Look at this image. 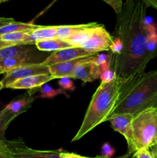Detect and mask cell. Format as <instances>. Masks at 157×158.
Returning a JSON list of instances; mask_svg holds the SVG:
<instances>
[{
    "label": "cell",
    "mask_w": 157,
    "mask_h": 158,
    "mask_svg": "<svg viewBox=\"0 0 157 158\" xmlns=\"http://www.w3.org/2000/svg\"><path fill=\"white\" fill-rule=\"evenodd\" d=\"M136 151L157 145V108H150L135 116L132 122Z\"/></svg>",
    "instance_id": "277c9868"
},
{
    "label": "cell",
    "mask_w": 157,
    "mask_h": 158,
    "mask_svg": "<svg viewBox=\"0 0 157 158\" xmlns=\"http://www.w3.org/2000/svg\"><path fill=\"white\" fill-rule=\"evenodd\" d=\"M39 97L41 98H53L56 96L61 95V94L68 96L63 89H54L48 83L42 85L39 88Z\"/></svg>",
    "instance_id": "cb8c5ba5"
},
{
    "label": "cell",
    "mask_w": 157,
    "mask_h": 158,
    "mask_svg": "<svg viewBox=\"0 0 157 158\" xmlns=\"http://www.w3.org/2000/svg\"><path fill=\"white\" fill-rule=\"evenodd\" d=\"M0 4H1V2H0Z\"/></svg>",
    "instance_id": "bcb514c9"
},
{
    "label": "cell",
    "mask_w": 157,
    "mask_h": 158,
    "mask_svg": "<svg viewBox=\"0 0 157 158\" xmlns=\"http://www.w3.org/2000/svg\"><path fill=\"white\" fill-rule=\"evenodd\" d=\"M2 73H6V72H5L4 69L2 68V66H0V74H2Z\"/></svg>",
    "instance_id": "f35d334b"
},
{
    "label": "cell",
    "mask_w": 157,
    "mask_h": 158,
    "mask_svg": "<svg viewBox=\"0 0 157 158\" xmlns=\"http://www.w3.org/2000/svg\"><path fill=\"white\" fill-rule=\"evenodd\" d=\"M33 52L32 45L18 44L11 46L0 50V61L18 56Z\"/></svg>",
    "instance_id": "ac0fdd59"
},
{
    "label": "cell",
    "mask_w": 157,
    "mask_h": 158,
    "mask_svg": "<svg viewBox=\"0 0 157 158\" xmlns=\"http://www.w3.org/2000/svg\"><path fill=\"white\" fill-rule=\"evenodd\" d=\"M35 100V97H32V95H30L29 94H26L22 96V98L12 100L6 107L14 114L18 116L22 113L27 111L31 107L32 103Z\"/></svg>",
    "instance_id": "2e32d148"
},
{
    "label": "cell",
    "mask_w": 157,
    "mask_h": 158,
    "mask_svg": "<svg viewBox=\"0 0 157 158\" xmlns=\"http://www.w3.org/2000/svg\"><path fill=\"white\" fill-rule=\"evenodd\" d=\"M56 35L57 26H39L30 32L24 44L35 45L37 41L56 38Z\"/></svg>",
    "instance_id": "4fadbf2b"
},
{
    "label": "cell",
    "mask_w": 157,
    "mask_h": 158,
    "mask_svg": "<svg viewBox=\"0 0 157 158\" xmlns=\"http://www.w3.org/2000/svg\"><path fill=\"white\" fill-rule=\"evenodd\" d=\"M152 157H153V158H156L155 157H154V156H152Z\"/></svg>",
    "instance_id": "ee69618b"
},
{
    "label": "cell",
    "mask_w": 157,
    "mask_h": 158,
    "mask_svg": "<svg viewBox=\"0 0 157 158\" xmlns=\"http://www.w3.org/2000/svg\"><path fill=\"white\" fill-rule=\"evenodd\" d=\"M32 31H26V32H15L11 33L5 34L1 35L2 40L5 42L11 43L12 45L24 44L29 36V34Z\"/></svg>",
    "instance_id": "603a6c76"
},
{
    "label": "cell",
    "mask_w": 157,
    "mask_h": 158,
    "mask_svg": "<svg viewBox=\"0 0 157 158\" xmlns=\"http://www.w3.org/2000/svg\"><path fill=\"white\" fill-rule=\"evenodd\" d=\"M83 60V58L56 63L49 66V73L54 79H60L62 77H72V73L77 65Z\"/></svg>",
    "instance_id": "7c38bea8"
},
{
    "label": "cell",
    "mask_w": 157,
    "mask_h": 158,
    "mask_svg": "<svg viewBox=\"0 0 157 158\" xmlns=\"http://www.w3.org/2000/svg\"><path fill=\"white\" fill-rule=\"evenodd\" d=\"M112 40L113 38L106 30L105 26L100 24L95 29L90 38L80 47L90 53L96 54L103 51L109 50Z\"/></svg>",
    "instance_id": "52a82bcc"
},
{
    "label": "cell",
    "mask_w": 157,
    "mask_h": 158,
    "mask_svg": "<svg viewBox=\"0 0 157 158\" xmlns=\"http://www.w3.org/2000/svg\"><path fill=\"white\" fill-rule=\"evenodd\" d=\"M122 82L117 77L109 83H101L91 99L83 123L72 142L80 140L97 126L107 121L116 106Z\"/></svg>",
    "instance_id": "3957f363"
},
{
    "label": "cell",
    "mask_w": 157,
    "mask_h": 158,
    "mask_svg": "<svg viewBox=\"0 0 157 158\" xmlns=\"http://www.w3.org/2000/svg\"><path fill=\"white\" fill-rule=\"evenodd\" d=\"M123 43L121 42V40L118 38V37H115L113 38V40H112V43L110 46V49L109 50L111 51V53L113 56H118L121 53L122 50H123Z\"/></svg>",
    "instance_id": "83f0119b"
},
{
    "label": "cell",
    "mask_w": 157,
    "mask_h": 158,
    "mask_svg": "<svg viewBox=\"0 0 157 158\" xmlns=\"http://www.w3.org/2000/svg\"><path fill=\"white\" fill-rule=\"evenodd\" d=\"M15 158H59L61 150L38 151L29 148L22 140H8Z\"/></svg>",
    "instance_id": "9c48e42d"
},
{
    "label": "cell",
    "mask_w": 157,
    "mask_h": 158,
    "mask_svg": "<svg viewBox=\"0 0 157 158\" xmlns=\"http://www.w3.org/2000/svg\"><path fill=\"white\" fill-rule=\"evenodd\" d=\"M96 54L83 58L76 66L71 78L78 79L83 83H90L99 78L102 72L95 63Z\"/></svg>",
    "instance_id": "ba28073f"
},
{
    "label": "cell",
    "mask_w": 157,
    "mask_h": 158,
    "mask_svg": "<svg viewBox=\"0 0 157 158\" xmlns=\"http://www.w3.org/2000/svg\"><path fill=\"white\" fill-rule=\"evenodd\" d=\"M58 84L64 90L74 91L75 89V86L72 81V78L71 77H66L58 79Z\"/></svg>",
    "instance_id": "4316f807"
},
{
    "label": "cell",
    "mask_w": 157,
    "mask_h": 158,
    "mask_svg": "<svg viewBox=\"0 0 157 158\" xmlns=\"http://www.w3.org/2000/svg\"><path fill=\"white\" fill-rule=\"evenodd\" d=\"M59 158H89L88 157H83V156L78 155V154H74V153L63 152L60 153Z\"/></svg>",
    "instance_id": "d6a6232c"
},
{
    "label": "cell",
    "mask_w": 157,
    "mask_h": 158,
    "mask_svg": "<svg viewBox=\"0 0 157 158\" xmlns=\"http://www.w3.org/2000/svg\"><path fill=\"white\" fill-rule=\"evenodd\" d=\"M2 2H5V1H7V0H2Z\"/></svg>",
    "instance_id": "b9f144b4"
},
{
    "label": "cell",
    "mask_w": 157,
    "mask_h": 158,
    "mask_svg": "<svg viewBox=\"0 0 157 158\" xmlns=\"http://www.w3.org/2000/svg\"><path fill=\"white\" fill-rule=\"evenodd\" d=\"M147 7H152L157 10V0H140Z\"/></svg>",
    "instance_id": "836d02e7"
},
{
    "label": "cell",
    "mask_w": 157,
    "mask_h": 158,
    "mask_svg": "<svg viewBox=\"0 0 157 158\" xmlns=\"http://www.w3.org/2000/svg\"><path fill=\"white\" fill-rule=\"evenodd\" d=\"M102 1L109 5L116 14H118L121 11L123 6V0H102Z\"/></svg>",
    "instance_id": "4dcf8cb0"
},
{
    "label": "cell",
    "mask_w": 157,
    "mask_h": 158,
    "mask_svg": "<svg viewBox=\"0 0 157 158\" xmlns=\"http://www.w3.org/2000/svg\"><path fill=\"white\" fill-rule=\"evenodd\" d=\"M54 80L53 77L51 74H42V75H35L32 77H26L15 81L10 84L8 88L15 89H29L30 92L39 89L42 85L48 83V82Z\"/></svg>",
    "instance_id": "8fae6325"
},
{
    "label": "cell",
    "mask_w": 157,
    "mask_h": 158,
    "mask_svg": "<svg viewBox=\"0 0 157 158\" xmlns=\"http://www.w3.org/2000/svg\"><path fill=\"white\" fill-rule=\"evenodd\" d=\"M135 158H153L150 150L147 148H143L135 153Z\"/></svg>",
    "instance_id": "1f68e13d"
},
{
    "label": "cell",
    "mask_w": 157,
    "mask_h": 158,
    "mask_svg": "<svg viewBox=\"0 0 157 158\" xmlns=\"http://www.w3.org/2000/svg\"><path fill=\"white\" fill-rule=\"evenodd\" d=\"M87 26L88 23H86V24L61 25V26H57L56 38L65 40L66 39L69 38L73 33L84 29Z\"/></svg>",
    "instance_id": "7402d4cb"
},
{
    "label": "cell",
    "mask_w": 157,
    "mask_h": 158,
    "mask_svg": "<svg viewBox=\"0 0 157 158\" xmlns=\"http://www.w3.org/2000/svg\"><path fill=\"white\" fill-rule=\"evenodd\" d=\"M149 34H148L146 50L151 60L157 56V29L153 23L148 24Z\"/></svg>",
    "instance_id": "ffe728a7"
},
{
    "label": "cell",
    "mask_w": 157,
    "mask_h": 158,
    "mask_svg": "<svg viewBox=\"0 0 157 158\" xmlns=\"http://www.w3.org/2000/svg\"><path fill=\"white\" fill-rule=\"evenodd\" d=\"M42 74H50L49 66H45L42 63L26 65L12 69L6 73L1 80L3 88H8L10 84L15 81L26 77Z\"/></svg>",
    "instance_id": "8992f818"
},
{
    "label": "cell",
    "mask_w": 157,
    "mask_h": 158,
    "mask_svg": "<svg viewBox=\"0 0 157 158\" xmlns=\"http://www.w3.org/2000/svg\"><path fill=\"white\" fill-rule=\"evenodd\" d=\"M38 25H35L32 23H21V22L14 21L9 24L0 27V35L7 33L15 32H26L32 31L38 27Z\"/></svg>",
    "instance_id": "d6986e66"
},
{
    "label": "cell",
    "mask_w": 157,
    "mask_h": 158,
    "mask_svg": "<svg viewBox=\"0 0 157 158\" xmlns=\"http://www.w3.org/2000/svg\"><path fill=\"white\" fill-rule=\"evenodd\" d=\"M93 55L95 54L90 53L81 47H69L55 51L49 56L46 57V59H45L42 63L45 66H49L56 63L85 58Z\"/></svg>",
    "instance_id": "30bf717a"
},
{
    "label": "cell",
    "mask_w": 157,
    "mask_h": 158,
    "mask_svg": "<svg viewBox=\"0 0 157 158\" xmlns=\"http://www.w3.org/2000/svg\"><path fill=\"white\" fill-rule=\"evenodd\" d=\"M100 24L97 23H88V26L86 28L73 33L69 38L66 39L65 41L67 42L72 47H80L83 43H86L90 38V36L92 35L95 29Z\"/></svg>",
    "instance_id": "9a60e30c"
},
{
    "label": "cell",
    "mask_w": 157,
    "mask_h": 158,
    "mask_svg": "<svg viewBox=\"0 0 157 158\" xmlns=\"http://www.w3.org/2000/svg\"><path fill=\"white\" fill-rule=\"evenodd\" d=\"M0 2L2 3V0H0Z\"/></svg>",
    "instance_id": "7bdbcfd3"
},
{
    "label": "cell",
    "mask_w": 157,
    "mask_h": 158,
    "mask_svg": "<svg viewBox=\"0 0 157 158\" xmlns=\"http://www.w3.org/2000/svg\"><path fill=\"white\" fill-rule=\"evenodd\" d=\"M89 158H104V157H103L102 156H97V157H89Z\"/></svg>",
    "instance_id": "60d3db41"
},
{
    "label": "cell",
    "mask_w": 157,
    "mask_h": 158,
    "mask_svg": "<svg viewBox=\"0 0 157 158\" xmlns=\"http://www.w3.org/2000/svg\"><path fill=\"white\" fill-rule=\"evenodd\" d=\"M38 63L35 61V59L32 52L28 54L18 56L12 57V58L6 59L0 61V66L5 70L6 73L12 69L20 66H26V65Z\"/></svg>",
    "instance_id": "5bb4252c"
},
{
    "label": "cell",
    "mask_w": 157,
    "mask_h": 158,
    "mask_svg": "<svg viewBox=\"0 0 157 158\" xmlns=\"http://www.w3.org/2000/svg\"><path fill=\"white\" fill-rule=\"evenodd\" d=\"M35 46L38 50L45 51V52H49V51L55 52L59 49L72 47L66 41L58 38L37 41L35 42Z\"/></svg>",
    "instance_id": "e0dca14e"
},
{
    "label": "cell",
    "mask_w": 157,
    "mask_h": 158,
    "mask_svg": "<svg viewBox=\"0 0 157 158\" xmlns=\"http://www.w3.org/2000/svg\"><path fill=\"white\" fill-rule=\"evenodd\" d=\"M0 158H15L8 140L0 142Z\"/></svg>",
    "instance_id": "484cf974"
},
{
    "label": "cell",
    "mask_w": 157,
    "mask_h": 158,
    "mask_svg": "<svg viewBox=\"0 0 157 158\" xmlns=\"http://www.w3.org/2000/svg\"><path fill=\"white\" fill-rule=\"evenodd\" d=\"M115 154L114 148L109 143H105L101 148V156L104 158H111Z\"/></svg>",
    "instance_id": "f1b7e54d"
},
{
    "label": "cell",
    "mask_w": 157,
    "mask_h": 158,
    "mask_svg": "<svg viewBox=\"0 0 157 158\" xmlns=\"http://www.w3.org/2000/svg\"><path fill=\"white\" fill-rule=\"evenodd\" d=\"M146 9L140 0H126L116 14L115 36L121 40L123 48L119 55H112V64L122 83L144 73L151 60L146 50L149 23Z\"/></svg>",
    "instance_id": "6da1fadb"
},
{
    "label": "cell",
    "mask_w": 157,
    "mask_h": 158,
    "mask_svg": "<svg viewBox=\"0 0 157 158\" xmlns=\"http://www.w3.org/2000/svg\"><path fill=\"white\" fill-rule=\"evenodd\" d=\"M3 89V86H2V84L1 82H0V90H1V89Z\"/></svg>",
    "instance_id": "ab89813d"
},
{
    "label": "cell",
    "mask_w": 157,
    "mask_h": 158,
    "mask_svg": "<svg viewBox=\"0 0 157 158\" xmlns=\"http://www.w3.org/2000/svg\"><path fill=\"white\" fill-rule=\"evenodd\" d=\"M15 20L12 18H4V17H0V27L4 26L6 25L9 24V23H12Z\"/></svg>",
    "instance_id": "e575fe53"
},
{
    "label": "cell",
    "mask_w": 157,
    "mask_h": 158,
    "mask_svg": "<svg viewBox=\"0 0 157 158\" xmlns=\"http://www.w3.org/2000/svg\"><path fill=\"white\" fill-rule=\"evenodd\" d=\"M116 77V74L113 71V69H108V70L103 72L100 75V80L101 83H109Z\"/></svg>",
    "instance_id": "f546056e"
},
{
    "label": "cell",
    "mask_w": 157,
    "mask_h": 158,
    "mask_svg": "<svg viewBox=\"0 0 157 158\" xmlns=\"http://www.w3.org/2000/svg\"><path fill=\"white\" fill-rule=\"evenodd\" d=\"M150 108H157V70L144 73L122 83L119 97L111 116L129 114L135 117Z\"/></svg>",
    "instance_id": "7a4b0ae2"
},
{
    "label": "cell",
    "mask_w": 157,
    "mask_h": 158,
    "mask_svg": "<svg viewBox=\"0 0 157 158\" xmlns=\"http://www.w3.org/2000/svg\"><path fill=\"white\" fill-rule=\"evenodd\" d=\"M155 146H156V147H157V145H155Z\"/></svg>",
    "instance_id": "f6af8a7d"
},
{
    "label": "cell",
    "mask_w": 157,
    "mask_h": 158,
    "mask_svg": "<svg viewBox=\"0 0 157 158\" xmlns=\"http://www.w3.org/2000/svg\"><path fill=\"white\" fill-rule=\"evenodd\" d=\"M15 46V45H12V44H11V43H7V42L3 41V40H2L1 35H0V50L2 49H5V48H6V47H9V46Z\"/></svg>",
    "instance_id": "d590c367"
},
{
    "label": "cell",
    "mask_w": 157,
    "mask_h": 158,
    "mask_svg": "<svg viewBox=\"0 0 157 158\" xmlns=\"http://www.w3.org/2000/svg\"><path fill=\"white\" fill-rule=\"evenodd\" d=\"M149 150H150L151 153H152V155L157 158V147L154 146L152 148H151Z\"/></svg>",
    "instance_id": "74e56055"
},
{
    "label": "cell",
    "mask_w": 157,
    "mask_h": 158,
    "mask_svg": "<svg viewBox=\"0 0 157 158\" xmlns=\"http://www.w3.org/2000/svg\"><path fill=\"white\" fill-rule=\"evenodd\" d=\"M116 158H135V154H129V153H127V154H124V155L120 156V157H116Z\"/></svg>",
    "instance_id": "8d00e7d4"
},
{
    "label": "cell",
    "mask_w": 157,
    "mask_h": 158,
    "mask_svg": "<svg viewBox=\"0 0 157 158\" xmlns=\"http://www.w3.org/2000/svg\"><path fill=\"white\" fill-rule=\"evenodd\" d=\"M95 63L101 69V72H105L110 69L112 65V53H99L96 54Z\"/></svg>",
    "instance_id": "d4e9b609"
},
{
    "label": "cell",
    "mask_w": 157,
    "mask_h": 158,
    "mask_svg": "<svg viewBox=\"0 0 157 158\" xmlns=\"http://www.w3.org/2000/svg\"><path fill=\"white\" fill-rule=\"evenodd\" d=\"M17 117L16 114H14L6 107L0 110V142L6 140L5 134L6 130Z\"/></svg>",
    "instance_id": "44dd1931"
},
{
    "label": "cell",
    "mask_w": 157,
    "mask_h": 158,
    "mask_svg": "<svg viewBox=\"0 0 157 158\" xmlns=\"http://www.w3.org/2000/svg\"><path fill=\"white\" fill-rule=\"evenodd\" d=\"M134 117L129 114H115L111 116L107 121L111 123L112 129L121 134L125 137L127 143L128 152L129 154H135L136 152L134 143L133 132H132V122Z\"/></svg>",
    "instance_id": "5b68a950"
}]
</instances>
